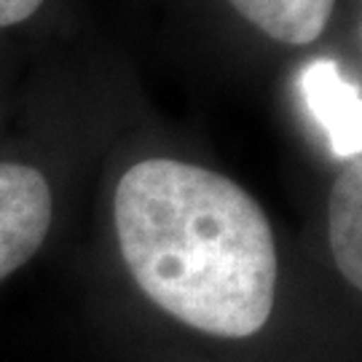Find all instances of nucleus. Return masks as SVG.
Segmentation results:
<instances>
[{"instance_id": "nucleus-1", "label": "nucleus", "mask_w": 362, "mask_h": 362, "mask_svg": "<svg viewBox=\"0 0 362 362\" xmlns=\"http://www.w3.org/2000/svg\"><path fill=\"white\" fill-rule=\"evenodd\" d=\"M116 233L127 269L156 306L202 333L255 336L276 290V247L260 204L233 180L175 158L118 180Z\"/></svg>"}, {"instance_id": "nucleus-2", "label": "nucleus", "mask_w": 362, "mask_h": 362, "mask_svg": "<svg viewBox=\"0 0 362 362\" xmlns=\"http://www.w3.org/2000/svg\"><path fill=\"white\" fill-rule=\"evenodd\" d=\"M52 207V188L38 169L0 161V282L40 250Z\"/></svg>"}, {"instance_id": "nucleus-3", "label": "nucleus", "mask_w": 362, "mask_h": 362, "mask_svg": "<svg viewBox=\"0 0 362 362\" xmlns=\"http://www.w3.org/2000/svg\"><path fill=\"white\" fill-rule=\"evenodd\" d=\"M300 94L311 118L325 132L338 158H360L362 100L360 86L341 76L333 59H314L300 73Z\"/></svg>"}, {"instance_id": "nucleus-4", "label": "nucleus", "mask_w": 362, "mask_h": 362, "mask_svg": "<svg viewBox=\"0 0 362 362\" xmlns=\"http://www.w3.org/2000/svg\"><path fill=\"white\" fill-rule=\"evenodd\" d=\"M330 250L338 272L354 290L362 287V164L351 158L333 182L327 202Z\"/></svg>"}, {"instance_id": "nucleus-5", "label": "nucleus", "mask_w": 362, "mask_h": 362, "mask_svg": "<svg viewBox=\"0 0 362 362\" xmlns=\"http://www.w3.org/2000/svg\"><path fill=\"white\" fill-rule=\"evenodd\" d=\"M250 25L279 43L306 46L322 35L336 0H228Z\"/></svg>"}, {"instance_id": "nucleus-6", "label": "nucleus", "mask_w": 362, "mask_h": 362, "mask_svg": "<svg viewBox=\"0 0 362 362\" xmlns=\"http://www.w3.org/2000/svg\"><path fill=\"white\" fill-rule=\"evenodd\" d=\"M40 6H43V0H0V27L25 22Z\"/></svg>"}]
</instances>
